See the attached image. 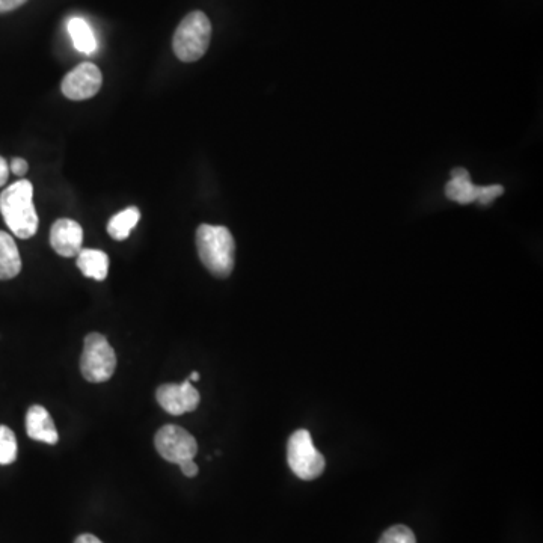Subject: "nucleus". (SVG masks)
<instances>
[{"instance_id":"nucleus-1","label":"nucleus","mask_w":543,"mask_h":543,"mask_svg":"<svg viewBox=\"0 0 543 543\" xmlns=\"http://www.w3.org/2000/svg\"><path fill=\"white\" fill-rule=\"evenodd\" d=\"M0 213L8 228L19 239H31L35 236L38 230V215L31 181H17L0 194Z\"/></svg>"},{"instance_id":"nucleus-2","label":"nucleus","mask_w":543,"mask_h":543,"mask_svg":"<svg viewBox=\"0 0 543 543\" xmlns=\"http://www.w3.org/2000/svg\"><path fill=\"white\" fill-rule=\"evenodd\" d=\"M197 248L201 261L215 277H230L234 269L233 234L221 225L203 224L197 230Z\"/></svg>"},{"instance_id":"nucleus-3","label":"nucleus","mask_w":543,"mask_h":543,"mask_svg":"<svg viewBox=\"0 0 543 543\" xmlns=\"http://www.w3.org/2000/svg\"><path fill=\"white\" fill-rule=\"evenodd\" d=\"M212 40V23L203 11H194L181 20L172 40L181 62H195L206 55Z\"/></svg>"},{"instance_id":"nucleus-4","label":"nucleus","mask_w":543,"mask_h":543,"mask_svg":"<svg viewBox=\"0 0 543 543\" xmlns=\"http://www.w3.org/2000/svg\"><path fill=\"white\" fill-rule=\"evenodd\" d=\"M117 369V355L105 335H86L80 356V372L91 384H103L114 376Z\"/></svg>"},{"instance_id":"nucleus-5","label":"nucleus","mask_w":543,"mask_h":543,"mask_svg":"<svg viewBox=\"0 0 543 543\" xmlns=\"http://www.w3.org/2000/svg\"><path fill=\"white\" fill-rule=\"evenodd\" d=\"M287 462L293 473L301 480H316L325 471V458L314 447L313 438L308 430H296L287 444Z\"/></svg>"},{"instance_id":"nucleus-6","label":"nucleus","mask_w":543,"mask_h":543,"mask_svg":"<svg viewBox=\"0 0 543 543\" xmlns=\"http://www.w3.org/2000/svg\"><path fill=\"white\" fill-rule=\"evenodd\" d=\"M157 453L171 464L180 465L183 462L191 461L197 456L198 444L197 439L183 429V427L175 426V424H166L154 438Z\"/></svg>"},{"instance_id":"nucleus-7","label":"nucleus","mask_w":543,"mask_h":543,"mask_svg":"<svg viewBox=\"0 0 543 543\" xmlns=\"http://www.w3.org/2000/svg\"><path fill=\"white\" fill-rule=\"evenodd\" d=\"M451 180L445 186L448 200L459 204H470L479 201L482 206H488L495 198L504 194L500 185L476 186L471 181L470 172L465 168L451 169Z\"/></svg>"},{"instance_id":"nucleus-8","label":"nucleus","mask_w":543,"mask_h":543,"mask_svg":"<svg viewBox=\"0 0 543 543\" xmlns=\"http://www.w3.org/2000/svg\"><path fill=\"white\" fill-rule=\"evenodd\" d=\"M102 71L91 62H83L71 70L62 80V93L74 102L93 99L102 88Z\"/></svg>"},{"instance_id":"nucleus-9","label":"nucleus","mask_w":543,"mask_h":543,"mask_svg":"<svg viewBox=\"0 0 543 543\" xmlns=\"http://www.w3.org/2000/svg\"><path fill=\"white\" fill-rule=\"evenodd\" d=\"M157 403L171 415H183L200 406V393L189 379L183 384L160 385L156 391Z\"/></svg>"},{"instance_id":"nucleus-10","label":"nucleus","mask_w":543,"mask_h":543,"mask_svg":"<svg viewBox=\"0 0 543 543\" xmlns=\"http://www.w3.org/2000/svg\"><path fill=\"white\" fill-rule=\"evenodd\" d=\"M83 230L73 219H58L50 230V245L61 257H76L82 251Z\"/></svg>"},{"instance_id":"nucleus-11","label":"nucleus","mask_w":543,"mask_h":543,"mask_svg":"<svg viewBox=\"0 0 543 543\" xmlns=\"http://www.w3.org/2000/svg\"><path fill=\"white\" fill-rule=\"evenodd\" d=\"M26 432L34 441L55 445L59 441V433L46 408L34 405L26 414Z\"/></svg>"},{"instance_id":"nucleus-12","label":"nucleus","mask_w":543,"mask_h":543,"mask_svg":"<svg viewBox=\"0 0 543 543\" xmlns=\"http://www.w3.org/2000/svg\"><path fill=\"white\" fill-rule=\"evenodd\" d=\"M22 272L19 248L10 234L0 231V281L13 280Z\"/></svg>"},{"instance_id":"nucleus-13","label":"nucleus","mask_w":543,"mask_h":543,"mask_svg":"<svg viewBox=\"0 0 543 543\" xmlns=\"http://www.w3.org/2000/svg\"><path fill=\"white\" fill-rule=\"evenodd\" d=\"M77 267L86 278L105 281L109 272V257L99 249H82L77 254Z\"/></svg>"},{"instance_id":"nucleus-14","label":"nucleus","mask_w":543,"mask_h":543,"mask_svg":"<svg viewBox=\"0 0 543 543\" xmlns=\"http://www.w3.org/2000/svg\"><path fill=\"white\" fill-rule=\"evenodd\" d=\"M68 32H70L74 47L79 52L86 53V55L96 52V35H94L93 29H91V26L85 20L79 19V17L71 19L68 22Z\"/></svg>"},{"instance_id":"nucleus-15","label":"nucleus","mask_w":543,"mask_h":543,"mask_svg":"<svg viewBox=\"0 0 543 543\" xmlns=\"http://www.w3.org/2000/svg\"><path fill=\"white\" fill-rule=\"evenodd\" d=\"M139 219H141V212L136 207H129V209L117 213L109 221V236L115 240H126L132 233L133 228L138 225Z\"/></svg>"},{"instance_id":"nucleus-16","label":"nucleus","mask_w":543,"mask_h":543,"mask_svg":"<svg viewBox=\"0 0 543 543\" xmlns=\"http://www.w3.org/2000/svg\"><path fill=\"white\" fill-rule=\"evenodd\" d=\"M17 439L8 426H0V465H10L17 459Z\"/></svg>"},{"instance_id":"nucleus-17","label":"nucleus","mask_w":543,"mask_h":543,"mask_svg":"<svg viewBox=\"0 0 543 543\" xmlns=\"http://www.w3.org/2000/svg\"><path fill=\"white\" fill-rule=\"evenodd\" d=\"M379 543H417L414 531L406 525H394L382 534Z\"/></svg>"},{"instance_id":"nucleus-18","label":"nucleus","mask_w":543,"mask_h":543,"mask_svg":"<svg viewBox=\"0 0 543 543\" xmlns=\"http://www.w3.org/2000/svg\"><path fill=\"white\" fill-rule=\"evenodd\" d=\"M28 169L29 165L25 159H22V157H14L10 166V171H13V174H16L17 177H23V175L28 172Z\"/></svg>"},{"instance_id":"nucleus-19","label":"nucleus","mask_w":543,"mask_h":543,"mask_svg":"<svg viewBox=\"0 0 543 543\" xmlns=\"http://www.w3.org/2000/svg\"><path fill=\"white\" fill-rule=\"evenodd\" d=\"M28 0H0V14L10 13L25 5Z\"/></svg>"},{"instance_id":"nucleus-20","label":"nucleus","mask_w":543,"mask_h":543,"mask_svg":"<svg viewBox=\"0 0 543 543\" xmlns=\"http://www.w3.org/2000/svg\"><path fill=\"white\" fill-rule=\"evenodd\" d=\"M178 467H180L181 473L185 474L186 477L198 476V465L195 464L194 459L183 462V464L178 465Z\"/></svg>"},{"instance_id":"nucleus-21","label":"nucleus","mask_w":543,"mask_h":543,"mask_svg":"<svg viewBox=\"0 0 543 543\" xmlns=\"http://www.w3.org/2000/svg\"><path fill=\"white\" fill-rule=\"evenodd\" d=\"M8 175H10V166L4 157H0V188L7 183Z\"/></svg>"},{"instance_id":"nucleus-22","label":"nucleus","mask_w":543,"mask_h":543,"mask_svg":"<svg viewBox=\"0 0 543 543\" xmlns=\"http://www.w3.org/2000/svg\"><path fill=\"white\" fill-rule=\"evenodd\" d=\"M74 543H103L102 540L97 539L94 534H80L79 537H77L76 540H74Z\"/></svg>"},{"instance_id":"nucleus-23","label":"nucleus","mask_w":543,"mask_h":543,"mask_svg":"<svg viewBox=\"0 0 543 543\" xmlns=\"http://www.w3.org/2000/svg\"><path fill=\"white\" fill-rule=\"evenodd\" d=\"M188 379L191 382H198L200 381V373H197V372L191 373V376H189Z\"/></svg>"}]
</instances>
